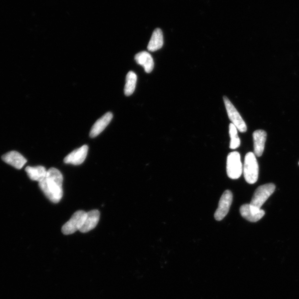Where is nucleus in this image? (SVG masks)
Segmentation results:
<instances>
[{"instance_id":"f257e3e1","label":"nucleus","mask_w":299,"mask_h":299,"mask_svg":"<svg viewBox=\"0 0 299 299\" xmlns=\"http://www.w3.org/2000/svg\"><path fill=\"white\" fill-rule=\"evenodd\" d=\"M63 181L64 177L60 171L52 167L47 170L46 178L39 182V186L50 201L57 203L60 202L64 195Z\"/></svg>"},{"instance_id":"f03ea898","label":"nucleus","mask_w":299,"mask_h":299,"mask_svg":"<svg viewBox=\"0 0 299 299\" xmlns=\"http://www.w3.org/2000/svg\"><path fill=\"white\" fill-rule=\"evenodd\" d=\"M243 172L245 181L249 184H254L258 180L259 166L255 154L251 152L245 155Z\"/></svg>"},{"instance_id":"7ed1b4c3","label":"nucleus","mask_w":299,"mask_h":299,"mask_svg":"<svg viewBox=\"0 0 299 299\" xmlns=\"http://www.w3.org/2000/svg\"><path fill=\"white\" fill-rule=\"evenodd\" d=\"M243 166L240 160L238 152L230 153L227 157V172L228 176L231 179H238L243 173Z\"/></svg>"},{"instance_id":"20e7f679","label":"nucleus","mask_w":299,"mask_h":299,"mask_svg":"<svg viewBox=\"0 0 299 299\" xmlns=\"http://www.w3.org/2000/svg\"><path fill=\"white\" fill-rule=\"evenodd\" d=\"M275 190V186L273 183H267L259 186L255 191L250 204L251 206L260 208Z\"/></svg>"},{"instance_id":"39448f33","label":"nucleus","mask_w":299,"mask_h":299,"mask_svg":"<svg viewBox=\"0 0 299 299\" xmlns=\"http://www.w3.org/2000/svg\"><path fill=\"white\" fill-rule=\"evenodd\" d=\"M87 213L81 210L73 214L69 221L63 225L62 232L65 235H70L80 230L85 222Z\"/></svg>"},{"instance_id":"423d86ee","label":"nucleus","mask_w":299,"mask_h":299,"mask_svg":"<svg viewBox=\"0 0 299 299\" xmlns=\"http://www.w3.org/2000/svg\"><path fill=\"white\" fill-rule=\"evenodd\" d=\"M223 101L230 121L235 126V127L237 128L240 132H246V130H247V127H246L244 120L241 117L237 110L236 109L233 104L230 102L227 97H223Z\"/></svg>"},{"instance_id":"0eeeda50","label":"nucleus","mask_w":299,"mask_h":299,"mask_svg":"<svg viewBox=\"0 0 299 299\" xmlns=\"http://www.w3.org/2000/svg\"><path fill=\"white\" fill-rule=\"evenodd\" d=\"M232 201L233 194L232 192L229 190L224 191L220 199L218 208L214 213V218L217 221H222L227 216Z\"/></svg>"},{"instance_id":"6e6552de","label":"nucleus","mask_w":299,"mask_h":299,"mask_svg":"<svg viewBox=\"0 0 299 299\" xmlns=\"http://www.w3.org/2000/svg\"><path fill=\"white\" fill-rule=\"evenodd\" d=\"M240 213L244 218L251 222H258L265 215L263 209L251 206L250 204H245L241 206Z\"/></svg>"},{"instance_id":"1a4fd4ad","label":"nucleus","mask_w":299,"mask_h":299,"mask_svg":"<svg viewBox=\"0 0 299 299\" xmlns=\"http://www.w3.org/2000/svg\"><path fill=\"white\" fill-rule=\"evenodd\" d=\"M88 151V146L85 145L71 152L65 158V163L73 165H81L85 161Z\"/></svg>"},{"instance_id":"9d476101","label":"nucleus","mask_w":299,"mask_h":299,"mask_svg":"<svg viewBox=\"0 0 299 299\" xmlns=\"http://www.w3.org/2000/svg\"><path fill=\"white\" fill-rule=\"evenodd\" d=\"M3 160L8 164L11 165L18 170L22 169L27 162L25 157L17 151L9 152L2 157Z\"/></svg>"},{"instance_id":"9b49d317","label":"nucleus","mask_w":299,"mask_h":299,"mask_svg":"<svg viewBox=\"0 0 299 299\" xmlns=\"http://www.w3.org/2000/svg\"><path fill=\"white\" fill-rule=\"evenodd\" d=\"M113 119V114L111 112H108L104 115L102 117L99 119L93 125L90 132L91 138H94L97 137L98 135L101 134L103 131L106 128L110 122Z\"/></svg>"},{"instance_id":"f8f14e48","label":"nucleus","mask_w":299,"mask_h":299,"mask_svg":"<svg viewBox=\"0 0 299 299\" xmlns=\"http://www.w3.org/2000/svg\"><path fill=\"white\" fill-rule=\"evenodd\" d=\"M266 136V133L263 130H257L253 134L254 154L257 157H260L263 153Z\"/></svg>"},{"instance_id":"ddd939ff","label":"nucleus","mask_w":299,"mask_h":299,"mask_svg":"<svg viewBox=\"0 0 299 299\" xmlns=\"http://www.w3.org/2000/svg\"><path fill=\"white\" fill-rule=\"evenodd\" d=\"M135 60L138 65L143 67L146 73H149L153 71L154 67V60L149 52H140L135 55Z\"/></svg>"},{"instance_id":"4468645a","label":"nucleus","mask_w":299,"mask_h":299,"mask_svg":"<svg viewBox=\"0 0 299 299\" xmlns=\"http://www.w3.org/2000/svg\"><path fill=\"white\" fill-rule=\"evenodd\" d=\"M100 219V212L98 210H92L87 212V217L80 231L87 233L97 226Z\"/></svg>"},{"instance_id":"2eb2a0df","label":"nucleus","mask_w":299,"mask_h":299,"mask_svg":"<svg viewBox=\"0 0 299 299\" xmlns=\"http://www.w3.org/2000/svg\"><path fill=\"white\" fill-rule=\"evenodd\" d=\"M163 45V34H162L161 29H156L151 36L148 46V50L149 51L155 52L161 49Z\"/></svg>"},{"instance_id":"dca6fc26","label":"nucleus","mask_w":299,"mask_h":299,"mask_svg":"<svg viewBox=\"0 0 299 299\" xmlns=\"http://www.w3.org/2000/svg\"><path fill=\"white\" fill-rule=\"evenodd\" d=\"M25 170L31 180L39 182L45 179L47 172L46 168L43 166H28L26 168Z\"/></svg>"},{"instance_id":"f3484780","label":"nucleus","mask_w":299,"mask_h":299,"mask_svg":"<svg viewBox=\"0 0 299 299\" xmlns=\"http://www.w3.org/2000/svg\"><path fill=\"white\" fill-rule=\"evenodd\" d=\"M136 82H137V76L133 71H130L126 78V83L124 87V93L125 96H130L134 93Z\"/></svg>"},{"instance_id":"a211bd4d","label":"nucleus","mask_w":299,"mask_h":299,"mask_svg":"<svg viewBox=\"0 0 299 299\" xmlns=\"http://www.w3.org/2000/svg\"><path fill=\"white\" fill-rule=\"evenodd\" d=\"M229 133L230 138V149H235L239 148L240 145V140L238 135V129L232 123L229 124Z\"/></svg>"},{"instance_id":"6ab92c4d","label":"nucleus","mask_w":299,"mask_h":299,"mask_svg":"<svg viewBox=\"0 0 299 299\" xmlns=\"http://www.w3.org/2000/svg\"><path fill=\"white\" fill-rule=\"evenodd\" d=\"M298 165H299V162H298Z\"/></svg>"}]
</instances>
